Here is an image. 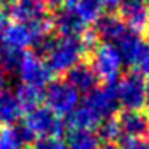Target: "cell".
Here are the masks:
<instances>
[{
    "instance_id": "cell-1",
    "label": "cell",
    "mask_w": 149,
    "mask_h": 149,
    "mask_svg": "<svg viewBox=\"0 0 149 149\" xmlns=\"http://www.w3.org/2000/svg\"><path fill=\"white\" fill-rule=\"evenodd\" d=\"M45 63L52 74H68L80 63L82 56L88 52L82 37H64L48 39L42 47Z\"/></svg>"
},
{
    "instance_id": "cell-2",
    "label": "cell",
    "mask_w": 149,
    "mask_h": 149,
    "mask_svg": "<svg viewBox=\"0 0 149 149\" xmlns=\"http://www.w3.org/2000/svg\"><path fill=\"white\" fill-rule=\"evenodd\" d=\"M91 52V63L98 80H103L104 85H114L120 79V72L123 68V59L119 50L111 43H98Z\"/></svg>"
},
{
    "instance_id": "cell-3",
    "label": "cell",
    "mask_w": 149,
    "mask_h": 149,
    "mask_svg": "<svg viewBox=\"0 0 149 149\" xmlns=\"http://www.w3.org/2000/svg\"><path fill=\"white\" fill-rule=\"evenodd\" d=\"M21 128L26 132V135L31 139L52 138V136L61 135L64 130V123H63L61 117L52 112L47 106H39L23 116Z\"/></svg>"
},
{
    "instance_id": "cell-4",
    "label": "cell",
    "mask_w": 149,
    "mask_h": 149,
    "mask_svg": "<svg viewBox=\"0 0 149 149\" xmlns=\"http://www.w3.org/2000/svg\"><path fill=\"white\" fill-rule=\"evenodd\" d=\"M45 106L58 117H68L79 107V91L68 80H52L43 90Z\"/></svg>"
},
{
    "instance_id": "cell-5",
    "label": "cell",
    "mask_w": 149,
    "mask_h": 149,
    "mask_svg": "<svg viewBox=\"0 0 149 149\" xmlns=\"http://www.w3.org/2000/svg\"><path fill=\"white\" fill-rule=\"evenodd\" d=\"M146 82L138 72H127L114 84L117 104L123 111H141L144 106Z\"/></svg>"
},
{
    "instance_id": "cell-6",
    "label": "cell",
    "mask_w": 149,
    "mask_h": 149,
    "mask_svg": "<svg viewBox=\"0 0 149 149\" xmlns=\"http://www.w3.org/2000/svg\"><path fill=\"white\" fill-rule=\"evenodd\" d=\"M21 84L45 90V87L52 82V71L48 69L45 59L34 52H24L16 69Z\"/></svg>"
},
{
    "instance_id": "cell-7",
    "label": "cell",
    "mask_w": 149,
    "mask_h": 149,
    "mask_svg": "<svg viewBox=\"0 0 149 149\" xmlns=\"http://www.w3.org/2000/svg\"><path fill=\"white\" fill-rule=\"evenodd\" d=\"M84 106H87L90 111H93L101 120H106L109 117H114V112L117 111L119 104L116 100L114 85H103L96 87L90 93L85 95Z\"/></svg>"
},
{
    "instance_id": "cell-8",
    "label": "cell",
    "mask_w": 149,
    "mask_h": 149,
    "mask_svg": "<svg viewBox=\"0 0 149 149\" xmlns=\"http://www.w3.org/2000/svg\"><path fill=\"white\" fill-rule=\"evenodd\" d=\"M5 13L10 21L31 24L45 19L47 7L42 0H10Z\"/></svg>"
},
{
    "instance_id": "cell-9",
    "label": "cell",
    "mask_w": 149,
    "mask_h": 149,
    "mask_svg": "<svg viewBox=\"0 0 149 149\" xmlns=\"http://www.w3.org/2000/svg\"><path fill=\"white\" fill-rule=\"evenodd\" d=\"M119 13L123 24L135 32L139 34L149 27V10L143 0H122Z\"/></svg>"
},
{
    "instance_id": "cell-10",
    "label": "cell",
    "mask_w": 149,
    "mask_h": 149,
    "mask_svg": "<svg viewBox=\"0 0 149 149\" xmlns=\"http://www.w3.org/2000/svg\"><path fill=\"white\" fill-rule=\"evenodd\" d=\"M120 136L123 138H146L149 136V114L146 111H123L116 117Z\"/></svg>"
},
{
    "instance_id": "cell-11",
    "label": "cell",
    "mask_w": 149,
    "mask_h": 149,
    "mask_svg": "<svg viewBox=\"0 0 149 149\" xmlns=\"http://www.w3.org/2000/svg\"><path fill=\"white\" fill-rule=\"evenodd\" d=\"M95 27V36L96 39H101L103 43H111L116 45L117 40L128 31V27L123 24V21L116 15H101V18L96 21Z\"/></svg>"
},
{
    "instance_id": "cell-12",
    "label": "cell",
    "mask_w": 149,
    "mask_h": 149,
    "mask_svg": "<svg viewBox=\"0 0 149 149\" xmlns=\"http://www.w3.org/2000/svg\"><path fill=\"white\" fill-rule=\"evenodd\" d=\"M63 7L85 26L96 23L103 15V7L98 0H66Z\"/></svg>"
},
{
    "instance_id": "cell-13",
    "label": "cell",
    "mask_w": 149,
    "mask_h": 149,
    "mask_svg": "<svg viewBox=\"0 0 149 149\" xmlns=\"http://www.w3.org/2000/svg\"><path fill=\"white\" fill-rule=\"evenodd\" d=\"M68 82L79 91V93H90L98 87V77L93 68L87 63H79L75 68L68 72Z\"/></svg>"
},
{
    "instance_id": "cell-14",
    "label": "cell",
    "mask_w": 149,
    "mask_h": 149,
    "mask_svg": "<svg viewBox=\"0 0 149 149\" xmlns=\"http://www.w3.org/2000/svg\"><path fill=\"white\" fill-rule=\"evenodd\" d=\"M52 26L58 31L59 36H64V37H82V34L87 29V26H85L84 23H80V21H79L71 11L66 10L64 7L59 8L55 13Z\"/></svg>"
},
{
    "instance_id": "cell-15",
    "label": "cell",
    "mask_w": 149,
    "mask_h": 149,
    "mask_svg": "<svg viewBox=\"0 0 149 149\" xmlns=\"http://www.w3.org/2000/svg\"><path fill=\"white\" fill-rule=\"evenodd\" d=\"M101 122L103 120L93 111H90L87 106L82 104L66 117L64 127H68V130H90V132H93L95 128L98 130Z\"/></svg>"
},
{
    "instance_id": "cell-16",
    "label": "cell",
    "mask_w": 149,
    "mask_h": 149,
    "mask_svg": "<svg viewBox=\"0 0 149 149\" xmlns=\"http://www.w3.org/2000/svg\"><path fill=\"white\" fill-rule=\"evenodd\" d=\"M23 117V111L18 106L15 95L8 90L0 91V125H15L18 119Z\"/></svg>"
},
{
    "instance_id": "cell-17",
    "label": "cell",
    "mask_w": 149,
    "mask_h": 149,
    "mask_svg": "<svg viewBox=\"0 0 149 149\" xmlns=\"http://www.w3.org/2000/svg\"><path fill=\"white\" fill-rule=\"evenodd\" d=\"M13 95L18 101V106L23 111V114L39 107L40 103L43 101V90L31 87V85H24V84L18 85V88L15 90Z\"/></svg>"
},
{
    "instance_id": "cell-18",
    "label": "cell",
    "mask_w": 149,
    "mask_h": 149,
    "mask_svg": "<svg viewBox=\"0 0 149 149\" xmlns=\"http://www.w3.org/2000/svg\"><path fill=\"white\" fill-rule=\"evenodd\" d=\"M29 139L21 125H7L0 128V149H24Z\"/></svg>"
},
{
    "instance_id": "cell-19",
    "label": "cell",
    "mask_w": 149,
    "mask_h": 149,
    "mask_svg": "<svg viewBox=\"0 0 149 149\" xmlns=\"http://www.w3.org/2000/svg\"><path fill=\"white\" fill-rule=\"evenodd\" d=\"M64 143L68 149H98L100 136L90 130H69Z\"/></svg>"
},
{
    "instance_id": "cell-20",
    "label": "cell",
    "mask_w": 149,
    "mask_h": 149,
    "mask_svg": "<svg viewBox=\"0 0 149 149\" xmlns=\"http://www.w3.org/2000/svg\"><path fill=\"white\" fill-rule=\"evenodd\" d=\"M23 52L8 48V47H0V69L7 72H15L18 69V64L21 61Z\"/></svg>"
},
{
    "instance_id": "cell-21",
    "label": "cell",
    "mask_w": 149,
    "mask_h": 149,
    "mask_svg": "<svg viewBox=\"0 0 149 149\" xmlns=\"http://www.w3.org/2000/svg\"><path fill=\"white\" fill-rule=\"evenodd\" d=\"M98 136L103 139H106V143H112L116 138L120 136V130H119V123H117L116 116L109 117V119L103 120L98 127Z\"/></svg>"
},
{
    "instance_id": "cell-22",
    "label": "cell",
    "mask_w": 149,
    "mask_h": 149,
    "mask_svg": "<svg viewBox=\"0 0 149 149\" xmlns=\"http://www.w3.org/2000/svg\"><path fill=\"white\" fill-rule=\"evenodd\" d=\"M31 149H68L64 139L59 136H52V138H39L34 141Z\"/></svg>"
},
{
    "instance_id": "cell-23",
    "label": "cell",
    "mask_w": 149,
    "mask_h": 149,
    "mask_svg": "<svg viewBox=\"0 0 149 149\" xmlns=\"http://www.w3.org/2000/svg\"><path fill=\"white\" fill-rule=\"evenodd\" d=\"M135 68L143 79H148L149 80V43L148 42L143 47L141 53H139L138 59H136V63H135Z\"/></svg>"
},
{
    "instance_id": "cell-24",
    "label": "cell",
    "mask_w": 149,
    "mask_h": 149,
    "mask_svg": "<svg viewBox=\"0 0 149 149\" xmlns=\"http://www.w3.org/2000/svg\"><path fill=\"white\" fill-rule=\"evenodd\" d=\"M119 149H149V136H146V138H122Z\"/></svg>"
},
{
    "instance_id": "cell-25",
    "label": "cell",
    "mask_w": 149,
    "mask_h": 149,
    "mask_svg": "<svg viewBox=\"0 0 149 149\" xmlns=\"http://www.w3.org/2000/svg\"><path fill=\"white\" fill-rule=\"evenodd\" d=\"M101 3V7L106 8V10H116V8L120 7L122 0H98Z\"/></svg>"
},
{
    "instance_id": "cell-26",
    "label": "cell",
    "mask_w": 149,
    "mask_h": 149,
    "mask_svg": "<svg viewBox=\"0 0 149 149\" xmlns=\"http://www.w3.org/2000/svg\"><path fill=\"white\" fill-rule=\"evenodd\" d=\"M146 109V114H149V82L146 84V90H144V106Z\"/></svg>"
},
{
    "instance_id": "cell-27",
    "label": "cell",
    "mask_w": 149,
    "mask_h": 149,
    "mask_svg": "<svg viewBox=\"0 0 149 149\" xmlns=\"http://www.w3.org/2000/svg\"><path fill=\"white\" fill-rule=\"evenodd\" d=\"M7 90V74L0 69V91Z\"/></svg>"
},
{
    "instance_id": "cell-28",
    "label": "cell",
    "mask_w": 149,
    "mask_h": 149,
    "mask_svg": "<svg viewBox=\"0 0 149 149\" xmlns=\"http://www.w3.org/2000/svg\"><path fill=\"white\" fill-rule=\"evenodd\" d=\"M98 149H119V146L116 143H103L98 146Z\"/></svg>"
},
{
    "instance_id": "cell-29",
    "label": "cell",
    "mask_w": 149,
    "mask_h": 149,
    "mask_svg": "<svg viewBox=\"0 0 149 149\" xmlns=\"http://www.w3.org/2000/svg\"><path fill=\"white\" fill-rule=\"evenodd\" d=\"M45 5H52V7H56V5H61V3H64L66 0H42Z\"/></svg>"
},
{
    "instance_id": "cell-30",
    "label": "cell",
    "mask_w": 149,
    "mask_h": 149,
    "mask_svg": "<svg viewBox=\"0 0 149 149\" xmlns=\"http://www.w3.org/2000/svg\"><path fill=\"white\" fill-rule=\"evenodd\" d=\"M5 2H7V0H0V5H2V3H5Z\"/></svg>"
},
{
    "instance_id": "cell-31",
    "label": "cell",
    "mask_w": 149,
    "mask_h": 149,
    "mask_svg": "<svg viewBox=\"0 0 149 149\" xmlns=\"http://www.w3.org/2000/svg\"><path fill=\"white\" fill-rule=\"evenodd\" d=\"M146 5H148V10H149V0H148V3H146Z\"/></svg>"
},
{
    "instance_id": "cell-32",
    "label": "cell",
    "mask_w": 149,
    "mask_h": 149,
    "mask_svg": "<svg viewBox=\"0 0 149 149\" xmlns=\"http://www.w3.org/2000/svg\"><path fill=\"white\" fill-rule=\"evenodd\" d=\"M143 2H144V0H143Z\"/></svg>"
}]
</instances>
